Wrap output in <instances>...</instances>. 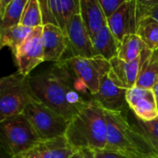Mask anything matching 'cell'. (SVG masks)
I'll return each mask as SVG.
<instances>
[{
    "instance_id": "obj_20",
    "label": "cell",
    "mask_w": 158,
    "mask_h": 158,
    "mask_svg": "<svg viewBox=\"0 0 158 158\" xmlns=\"http://www.w3.org/2000/svg\"><path fill=\"white\" fill-rule=\"evenodd\" d=\"M136 34L142 39L147 48L152 51L158 49V20L145 17L139 20Z\"/></svg>"
},
{
    "instance_id": "obj_11",
    "label": "cell",
    "mask_w": 158,
    "mask_h": 158,
    "mask_svg": "<svg viewBox=\"0 0 158 158\" xmlns=\"http://www.w3.org/2000/svg\"><path fill=\"white\" fill-rule=\"evenodd\" d=\"M138 3L139 0H129L107 18V26L119 42L126 35L135 34L137 31Z\"/></svg>"
},
{
    "instance_id": "obj_34",
    "label": "cell",
    "mask_w": 158,
    "mask_h": 158,
    "mask_svg": "<svg viewBox=\"0 0 158 158\" xmlns=\"http://www.w3.org/2000/svg\"><path fill=\"white\" fill-rule=\"evenodd\" d=\"M152 90H153V92H154V94H155V95H156V100H157L158 102V83L156 84V86H155Z\"/></svg>"
},
{
    "instance_id": "obj_23",
    "label": "cell",
    "mask_w": 158,
    "mask_h": 158,
    "mask_svg": "<svg viewBox=\"0 0 158 158\" xmlns=\"http://www.w3.org/2000/svg\"><path fill=\"white\" fill-rule=\"evenodd\" d=\"M27 1L28 0H12L7 5L3 16L1 17L0 31L19 24Z\"/></svg>"
},
{
    "instance_id": "obj_16",
    "label": "cell",
    "mask_w": 158,
    "mask_h": 158,
    "mask_svg": "<svg viewBox=\"0 0 158 158\" xmlns=\"http://www.w3.org/2000/svg\"><path fill=\"white\" fill-rule=\"evenodd\" d=\"M142 66L136 86L145 89H153L158 83V55L145 47L142 54Z\"/></svg>"
},
{
    "instance_id": "obj_19",
    "label": "cell",
    "mask_w": 158,
    "mask_h": 158,
    "mask_svg": "<svg viewBox=\"0 0 158 158\" xmlns=\"http://www.w3.org/2000/svg\"><path fill=\"white\" fill-rule=\"evenodd\" d=\"M32 28L18 24L7 28L6 30L0 31V46L8 47L13 56L17 54L20 45L24 43V41L28 38V36L32 31Z\"/></svg>"
},
{
    "instance_id": "obj_38",
    "label": "cell",
    "mask_w": 158,
    "mask_h": 158,
    "mask_svg": "<svg viewBox=\"0 0 158 158\" xmlns=\"http://www.w3.org/2000/svg\"><path fill=\"white\" fill-rule=\"evenodd\" d=\"M144 1H148V0H144Z\"/></svg>"
},
{
    "instance_id": "obj_36",
    "label": "cell",
    "mask_w": 158,
    "mask_h": 158,
    "mask_svg": "<svg viewBox=\"0 0 158 158\" xmlns=\"http://www.w3.org/2000/svg\"><path fill=\"white\" fill-rule=\"evenodd\" d=\"M156 53H157V55H158V49H157V50H156Z\"/></svg>"
},
{
    "instance_id": "obj_37",
    "label": "cell",
    "mask_w": 158,
    "mask_h": 158,
    "mask_svg": "<svg viewBox=\"0 0 158 158\" xmlns=\"http://www.w3.org/2000/svg\"><path fill=\"white\" fill-rule=\"evenodd\" d=\"M157 108H158V102H157Z\"/></svg>"
},
{
    "instance_id": "obj_21",
    "label": "cell",
    "mask_w": 158,
    "mask_h": 158,
    "mask_svg": "<svg viewBox=\"0 0 158 158\" xmlns=\"http://www.w3.org/2000/svg\"><path fill=\"white\" fill-rule=\"evenodd\" d=\"M145 47V44L136 33L126 35L119 43L118 57L125 61L134 60L141 56Z\"/></svg>"
},
{
    "instance_id": "obj_5",
    "label": "cell",
    "mask_w": 158,
    "mask_h": 158,
    "mask_svg": "<svg viewBox=\"0 0 158 158\" xmlns=\"http://www.w3.org/2000/svg\"><path fill=\"white\" fill-rule=\"evenodd\" d=\"M37 101L31 90L28 77L19 72L0 80V121L23 113L25 107Z\"/></svg>"
},
{
    "instance_id": "obj_28",
    "label": "cell",
    "mask_w": 158,
    "mask_h": 158,
    "mask_svg": "<svg viewBox=\"0 0 158 158\" xmlns=\"http://www.w3.org/2000/svg\"><path fill=\"white\" fill-rule=\"evenodd\" d=\"M129 0H99L106 16L110 17L122 4Z\"/></svg>"
},
{
    "instance_id": "obj_35",
    "label": "cell",
    "mask_w": 158,
    "mask_h": 158,
    "mask_svg": "<svg viewBox=\"0 0 158 158\" xmlns=\"http://www.w3.org/2000/svg\"><path fill=\"white\" fill-rule=\"evenodd\" d=\"M146 158H156V157H154V156H148V157Z\"/></svg>"
},
{
    "instance_id": "obj_9",
    "label": "cell",
    "mask_w": 158,
    "mask_h": 158,
    "mask_svg": "<svg viewBox=\"0 0 158 158\" xmlns=\"http://www.w3.org/2000/svg\"><path fill=\"white\" fill-rule=\"evenodd\" d=\"M14 57L18 67V72L25 77H29L32 69L45 61L43 46V26L36 27L32 30Z\"/></svg>"
},
{
    "instance_id": "obj_12",
    "label": "cell",
    "mask_w": 158,
    "mask_h": 158,
    "mask_svg": "<svg viewBox=\"0 0 158 158\" xmlns=\"http://www.w3.org/2000/svg\"><path fill=\"white\" fill-rule=\"evenodd\" d=\"M126 99L129 108L139 119L149 121L158 117L157 100L152 89L134 86L127 90Z\"/></svg>"
},
{
    "instance_id": "obj_29",
    "label": "cell",
    "mask_w": 158,
    "mask_h": 158,
    "mask_svg": "<svg viewBox=\"0 0 158 158\" xmlns=\"http://www.w3.org/2000/svg\"><path fill=\"white\" fill-rule=\"evenodd\" d=\"M94 155L95 158H132L129 156L124 155V154L107 150V149L95 151V152H94Z\"/></svg>"
},
{
    "instance_id": "obj_31",
    "label": "cell",
    "mask_w": 158,
    "mask_h": 158,
    "mask_svg": "<svg viewBox=\"0 0 158 158\" xmlns=\"http://www.w3.org/2000/svg\"><path fill=\"white\" fill-rule=\"evenodd\" d=\"M12 0H0V15L1 17L3 16L7 5L11 2Z\"/></svg>"
},
{
    "instance_id": "obj_18",
    "label": "cell",
    "mask_w": 158,
    "mask_h": 158,
    "mask_svg": "<svg viewBox=\"0 0 158 158\" xmlns=\"http://www.w3.org/2000/svg\"><path fill=\"white\" fill-rule=\"evenodd\" d=\"M92 42L96 56H100L108 61L118 56L120 42L107 25L103 27L92 38Z\"/></svg>"
},
{
    "instance_id": "obj_32",
    "label": "cell",
    "mask_w": 158,
    "mask_h": 158,
    "mask_svg": "<svg viewBox=\"0 0 158 158\" xmlns=\"http://www.w3.org/2000/svg\"><path fill=\"white\" fill-rule=\"evenodd\" d=\"M69 158H84V150H76Z\"/></svg>"
},
{
    "instance_id": "obj_17",
    "label": "cell",
    "mask_w": 158,
    "mask_h": 158,
    "mask_svg": "<svg viewBox=\"0 0 158 158\" xmlns=\"http://www.w3.org/2000/svg\"><path fill=\"white\" fill-rule=\"evenodd\" d=\"M109 62L112 71L117 75L127 89L136 86L142 66L141 56L131 61H125L116 56Z\"/></svg>"
},
{
    "instance_id": "obj_15",
    "label": "cell",
    "mask_w": 158,
    "mask_h": 158,
    "mask_svg": "<svg viewBox=\"0 0 158 158\" xmlns=\"http://www.w3.org/2000/svg\"><path fill=\"white\" fill-rule=\"evenodd\" d=\"M80 15L91 39L107 25V17L99 0H80Z\"/></svg>"
},
{
    "instance_id": "obj_25",
    "label": "cell",
    "mask_w": 158,
    "mask_h": 158,
    "mask_svg": "<svg viewBox=\"0 0 158 158\" xmlns=\"http://www.w3.org/2000/svg\"><path fill=\"white\" fill-rule=\"evenodd\" d=\"M132 126L144 136L158 142V117L149 121H143L134 116Z\"/></svg>"
},
{
    "instance_id": "obj_13",
    "label": "cell",
    "mask_w": 158,
    "mask_h": 158,
    "mask_svg": "<svg viewBox=\"0 0 158 158\" xmlns=\"http://www.w3.org/2000/svg\"><path fill=\"white\" fill-rule=\"evenodd\" d=\"M43 46L45 61L56 63L62 60L69 47L64 31L56 24H44L43 26Z\"/></svg>"
},
{
    "instance_id": "obj_30",
    "label": "cell",
    "mask_w": 158,
    "mask_h": 158,
    "mask_svg": "<svg viewBox=\"0 0 158 158\" xmlns=\"http://www.w3.org/2000/svg\"><path fill=\"white\" fill-rule=\"evenodd\" d=\"M140 132V131H139ZM141 133V132H140ZM142 134V133H141ZM142 136L143 137L147 146L149 147L150 151H151V156H154V157L158 158V142L156 141H154L146 136H144L143 134H142Z\"/></svg>"
},
{
    "instance_id": "obj_26",
    "label": "cell",
    "mask_w": 158,
    "mask_h": 158,
    "mask_svg": "<svg viewBox=\"0 0 158 158\" xmlns=\"http://www.w3.org/2000/svg\"><path fill=\"white\" fill-rule=\"evenodd\" d=\"M138 17L139 20L145 17H152L158 20V0H139Z\"/></svg>"
},
{
    "instance_id": "obj_33",
    "label": "cell",
    "mask_w": 158,
    "mask_h": 158,
    "mask_svg": "<svg viewBox=\"0 0 158 158\" xmlns=\"http://www.w3.org/2000/svg\"><path fill=\"white\" fill-rule=\"evenodd\" d=\"M84 158H95L94 152L89 150H84Z\"/></svg>"
},
{
    "instance_id": "obj_6",
    "label": "cell",
    "mask_w": 158,
    "mask_h": 158,
    "mask_svg": "<svg viewBox=\"0 0 158 158\" xmlns=\"http://www.w3.org/2000/svg\"><path fill=\"white\" fill-rule=\"evenodd\" d=\"M23 114L29 119L42 141L65 136L69 121L39 101L29 104Z\"/></svg>"
},
{
    "instance_id": "obj_4",
    "label": "cell",
    "mask_w": 158,
    "mask_h": 158,
    "mask_svg": "<svg viewBox=\"0 0 158 158\" xmlns=\"http://www.w3.org/2000/svg\"><path fill=\"white\" fill-rule=\"evenodd\" d=\"M0 123L3 146L10 158H20L42 142L23 113L9 117Z\"/></svg>"
},
{
    "instance_id": "obj_10",
    "label": "cell",
    "mask_w": 158,
    "mask_h": 158,
    "mask_svg": "<svg viewBox=\"0 0 158 158\" xmlns=\"http://www.w3.org/2000/svg\"><path fill=\"white\" fill-rule=\"evenodd\" d=\"M64 32L68 40V50L70 51L71 56L93 57L96 56L94 50L92 39L80 13L71 17L66 25Z\"/></svg>"
},
{
    "instance_id": "obj_3",
    "label": "cell",
    "mask_w": 158,
    "mask_h": 158,
    "mask_svg": "<svg viewBox=\"0 0 158 158\" xmlns=\"http://www.w3.org/2000/svg\"><path fill=\"white\" fill-rule=\"evenodd\" d=\"M107 124V150L132 158L151 156V151L142 134L130 123L124 112L106 111Z\"/></svg>"
},
{
    "instance_id": "obj_2",
    "label": "cell",
    "mask_w": 158,
    "mask_h": 158,
    "mask_svg": "<svg viewBox=\"0 0 158 158\" xmlns=\"http://www.w3.org/2000/svg\"><path fill=\"white\" fill-rule=\"evenodd\" d=\"M65 137L75 150L95 152L106 149L107 124L105 110L92 101L69 121Z\"/></svg>"
},
{
    "instance_id": "obj_27",
    "label": "cell",
    "mask_w": 158,
    "mask_h": 158,
    "mask_svg": "<svg viewBox=\"0 0 158 158\" xmlns=\"http://www.w3.org/2000/svg\"><path fill=\"white\" fill-rule=\"evenodd\" d=\"M59 2L63 20L66 26L73 15L80 13V0H59Z\"/></svg>"
},
{
    "instance_id": "obj_7",
    "label": "cell",
    "mask_w": 158,
    "mask_h": 158,
    "mask_svg": "<svg viewBox=\"0 0 158 158\" xmlns=\"http://www.w3.org/2000/svg\"><path fill=\"white\" fill-rule=\"evenodd\" d=\"M63 61L85 83L89 92L97 94L104 77L111 70L110 62L100 56L93 57L69 56Z\"/></svg>"
},
{
    "instance_id": "obj_8",
    "label": "cell",
    "mask_w": 158,
    "mask_h": 158,
    "mask_svg": "<svg viewBox=\"0 0 158 158\" xmlns=\"http://www.w3.org/2000/svg\"><path fill=\"white\" fill-rule=\"evenodd\" d=\"M127 90L111 69L102 80L99 91L93 95V101L106 111L124 112L126 107H129L126 99Z\"/></svg>"
},
{
    "instance_id": "obj_22",
    "label": "cell",
    "mask_w": 158,
    "mask_h": 158,
    "mask_svg": "<svg viewBox=\"0 0 158 158\" xmlns=\"http://www.w3.org/2000/svg\"><path fill=\"white\" fill-rule=\"evenodd\" d=\"M39 3L41 6L44 25L53 23L65 31L66 26L63 20L59 0H39Z\"/></svg>"
},
{
    "instance_id": "obj_14",
    "label": "cell",
    "mask_w": 158,
    "mask_h": 158,
    "mask_svg": "<svg viewBox=\"0 0 158 158\" xmlns=\"http://www.w3.org/2000/svg\"><path fill=\"white\" fill-rule=\"evenodd\" d=\"M76 150L70 146L65 136L42 141L20 158H69Z\"/></svg>"
},
{
    "instance_id": "obj_1",
    "label": "cell",
    "mask_w": 158,
    "mask_h": 158,
    "mask_svg": "<svg viewBox=\"0 0 158 158\" xmlns=\"http://www.w3.org/2000/svg\"><path fill=\"white\" fill-rule=\"evenodd\" d=\"M76 80L74 71L61 60L49 69L28 77L35 99L69 121L93 101L76 90Z\"/></svg>"
},
{
    "instance_id": "obj_24",
    "label": "cell",
    "mask_w": 158,
    "mask_h": 158,
    "mask_svg": "<svg viewBox=\"0 0 158 158\" xmlns=\"http://www.w3.org/2000/svg\"><path fill=\"white\" fill-rule=\"evenodd\" d=\"M19 24L32 28V29L44 25L43 15H42V10H41L39 0H28L27 1Z\"/></svg>"
}]
</instances>
